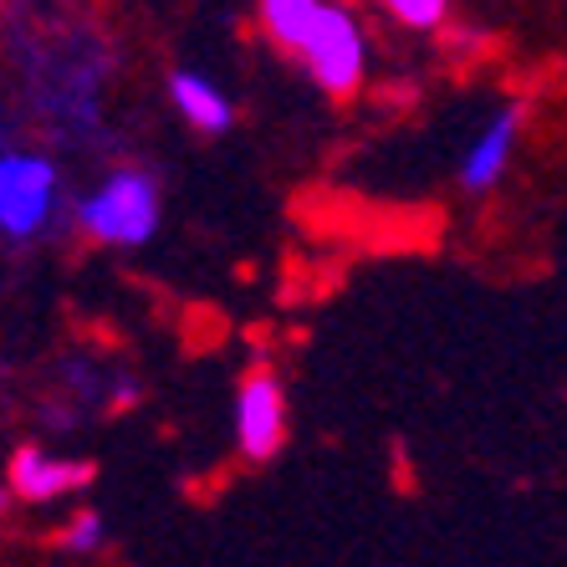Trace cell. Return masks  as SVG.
<instances>
[{
  "mask_svg": "<svg viewBox=\"0 0 567 567\" xmlns=\"http://www.w3.org/2000/svg\"><path fill=\"white\" fill-rule=\"evenodd\" d=\"M0 373H6V369H0Z\"/></svg>",
  "mask_w": 567,
  "mask_h": 567,
  "instance_id": "obj_10",
  "label": "cell"
},
{
  "mask_svg": "<svg viewBox=\"0 0 567 567\" xmlns=\"http://www.w3.org/2000/svg\"><path fill=\"white\" fill-rule=\"evenodd\" d=\"M164 220V199H158V179L148 169H107L87 195L78 199V230L93 246H113V251H133L148 246Z\"/></svg>",
  "mask_w": 567,
  "mask_h": 567,
  "instance_id": "obj_2",
  "label": "cell"
},
{
  "mask_svg": "<svg viewBox=\"0 0 567 567\" xmlns=\"http://www.w3.org/2000/svg\"><path fill=\"white\" fill-rule=\"evenodd\" d=\"M6 481H11V491L21 502L47 506L87 486L93 465L78 461V455H52V450H41V445H21L11 455V465H6Z\"/></svg>",
  "mask_w": 567,
  "mask_h": 567,
  "instance_id": "obj_6",
  "label": "cell"
},
{
  "mask_svg": "<svg viewBox=\"0 0 567 567\" xmlns=\"http://www.w3.org/2000/svg\"><path fill=\"white\" fill-rule=\"evenodd\" d=\"M103 542H107V522H103V512H93V506L72 512V522L56 532V547H62V553H78V557L103 553Z\"/></svg>",
  "mask_w": 567,
  "mask_h": 567,
  "instance_id": "obj_9",
  "label": "cell"
},
{
  "mask_svg": "<svg viewBox=\"0 0 567 567\" xmlns=\"http://www.w3.org/2000/svg\"><path fill=\"white\" fill-rule=\"evenodd\" d=\"M527 118H532L527 103H502L481 128H475V138L461 154V174H455L465 195H491V189L502 185L506 169H512V158H516V148H522Z\"/></svg>",
  "mask_w": 567,
  "mask_h": 567,
  "instance_id": "obj_5",
  "label": "cell"
},
{
  "mask_svg": "<svg viewBox=\"0 0 567 567\" xmlns=\"http://www.w3.org/2000/svg\"><path fill=\"white\" fill-rule=\"evenodd\" d=\"M287 445V389L271 369H251L236 389V450L240 461L266 465Z\"/></svg>",
  "mask_w": 567,
  "mask_h": 567,
  "instance_id": "obj_4",
  "label": "cell"
},
{
  "mask_svg": "<svg viewBox=\"0 0 567 567\" xmlns=\"http://www.w3.org/2000/svg\"><path fill=\"white\" fill-rule=\"evenodd\" d=\"M62 205V169L41 148H0V240H41Z\"/></svg>",
  "mask_w": 567,
  "mask_h": 567,
  "instance_id": "obj_3",
  "label": "cell"
},
{
  "mask_svg": "<svg viewBox=\"0 0 567 567\" xmlns=\"http://www.w3.org/2000/svg\"><path fill=\"white\" fill-rule=\"evenodd\" d=\"M256 27L328 97H353L369 82V31L343 0H256Z\"/></svg>",
  "mask_w": 567,
  "mask_h": 567,
  "instance_id": "obj_1",
  "label": "cell"
},
{
  "mask_svg": "<svg viewBox=\"0 0 567 567\" xmlns=\"http://www.w3.org/2000/svg\"><path fill=\"white\" fill-rule=\"evenodd\" d=\"M169 103H174V113H179L195 133H205V138H215V133H225L236 123L230 93H225L215 78H205V72H189V66L169 72Z\"/></svg>",
  "mask_w": 567,
  "mask_h": 567,
  "instance_id": "obj_7",
  "label": "cell"
},
{
  "mask_svg": "<svg viewBox=\"0 0 567 567\" xmlns=\"http://www.w3.org/2000/svg\"><path fill=\"white\" fill-rule=\"evenodd\" d=\"M373 6H379L394 27L430 37V31H445L450 27V6H455V0H373Z\"/></svg>",
  "mask_w": 567,
  "mask_h": 567,
  "instance_id": "obj_8",
  "label": "cell"
}]
</instances>
